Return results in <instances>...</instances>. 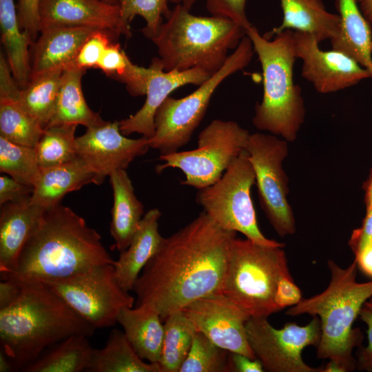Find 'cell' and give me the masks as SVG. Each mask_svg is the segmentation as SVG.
Listing matches in <instances>:
<instances>
[{"label": "cell", "mask_w": 372, "mask_h": 372, "mask_svg": "<svg viewBox=\"0 0 372 372\" xmlns=\"http://www.w3.org/2000/svg\"><path fill=\"white\" fill-rule=\"evenodd\" d=\"M236 233L203 211L163 238L134 285L135 306L147 305L164 320L197 299L220 292Z\"/></svg>", "instance_id": "obj_1"}, {"label": "cell", "mask_w": 372, "mask_h": 372, "mask_svg": "<svg viewBox=\"0 0 372 372\" xmlns=\"http://www.w3.org/2000/svg\"><path fill=\"white\" fill-rule=\"evenodd\" d=\"M78 155L96 174V185H101L107 176L127 168L136 157L147 153L149 139L144 136L132 139L123 134L119 121H105L101 125L87 128L76 137Z\"/></svg>", "instance_id": "obj_16"}, {"label": "cell", "mask_w": 372, "mask_h": 372, "mask_svg": "<svg viewBox=\"0 0 372 372\" xmlns=\"http://www.w3.org/2000/svg\"><path fill=\"white\" fill-rule=\"evenodd\" d=\"M358 3L362 14L372 28V0H360Z\"/></svg>", "instance_id": "obj_51"}, {"label": "cell", "mask_w": 372, "mask_h": 372, "mask_svg": "<svg viewBox=\"0 0 372 372\" xmlns=\"http://www.w3.org/2000/svg\"><path fill=\"white\" fill-rule=\"evenodd\" d=\"M76 125H59L44 129L34 147L40 167H50L70 161L78 155Z\"/></svg>", "instance_id": "obj_34"}, {"label": "cell", "mask_w": 372, "mask_h": 372, "mask_svg": "<svg viewBox=\"0 0 372 372\" xmlns=\"http://www.w3.org/2000/svg\"><path fill=\"white\" fill-rule=\"evenodd\" d=\"M178 3L165 17L151 39L158 57L150 66L168 72L194 68L214 74L224 65L229 50L236 49L246 35L235 21L215 16L199 17Z\"/></svg>", "instance_id": "obj_5"}, {"label": "cell", "mask_w": 372, "mask_h": 372, "mask_svg": "<svg viewBox=\"0 0 372 372\" xmlns=\"http://www.w3.org/2000/svg\"><path fill=\"white\" fill-rule=\"evenodd\" d=\"M40 0H19L17 15L22 30L27 31L33 41L40 32Z\"/></svg>", "instance_id": "obj_42"}, {"label": "cell", "mask_w": 372, "mask_h": 372, "mask_svg": "<svg viewBox=\"0 0 372 372\" xmlns=\"http://www.w3.org/2000/svg\"><path fill=\"white\" fill-rule=\"evenodd\" d=\"M354 260L357 263L358 269L364 275L372 278V245L355 254Z\"/></svg>", "instance_id": "obj_49"}, {"label": "cell", "mask_w": 372, "mask_h": 372, "mask_svg": "<svg viewBox=\"0 0 372 372\" xmlns=\"http://www.w3.org/2000/svg\"><path fill=\"white\" fill-rule=\"evenodd\" d=\"M198 0H169V1L172 3H175L176 4L180 3L182 4L185 8L190 10L192 8L193 5Z\"/></svg>", "instance_id": "obj_54"}, {"label": "cell", "mask_w": 372, "mask_h": 372, "mask_svg": "<svg viewBox=\"0 0 372 372\" xmlns=\"http://www.w3.org/2000/svg\"><path fill=\"white\" fill-rule=\"evenodd\" d=\"M289 273L283 247L263 245L236 237L231 244L220 293L250 317L268 318L279 311L274 302L278 281Z\"/></svg>", "instance_id": "obj_7"}, {"label": "cell", "mask_w": 372, "mask_h": 372, "mask_svg": "<svg viewBox=\"0 0 372 372\" xmlns=\"http://www.w3.org/2000/svg\"><path fill=\"white\" fill-rule=\"evenodd\" d=\"M160 314L147 305L123 308L117 322L130 343L143 360L158 363L164 338V323Z\"/></svg>", "instance_id": "obj_25"}, {"label": "cell", "mask_w": 372, "mask_h": 372, "mask_svg": "<svg viewBox=\"0 0 372 372\" xmlns=\"http://www.w3.org/2000/svg\"><path fill=\"white\" fill-rule=\"evenodd\" d=\"M161 212L153 208L144 214L128 247L113 264L114 276L126 291H132L142 270L158 249L163 237L158 230Z\"/></svg>", "instance_id": "obj_22"}, {"label": "cell", "mask_w": 372, "mask_h": 372, "mask_svg": "<svg viewBox=\"0 0 372 372\" xmlns=\"http://www.w3.org/2000/svg\"><path fill=\"white\" fill-rule=\"evenodd\" d=\"M40 30L56 25L87 27L112 36L132 35L121 17L120 6L103 0H40Z\"/></svg>", "instance_id": "obj_17"}, {"label": "cell", "mask_w": 372, "mask_h": 372, "mask_svg": "<svg viewBox=\"0 0 372 372\" xmlns=\"http://www.w3.org/2000/svg\"><path fill=\"white\" fill-rule=\"evenodd\" d=\"M249 344L264 368L269 372H321L304 362L303 350L318 347L320 321L318 316L306 325L289 322L281 329L274 328L267 318L250 317L246 323Z\"/></svg>", "instance_id": "obj_13"}, {"label": "cell", "mask_w": 372, "mask_h": 372, "mask_svg": "<svg viewBox=\"0 0 372 372\" xmlns=\"http://www.w3.org/2000/svg\"><path fill=\"white\" fill-rule=\"evenodd\" d=\"M229 353L196 330L179 372H229Z\"/></svg>", "instance_id": "obj_36"}, {"label": "cell", "mask_w": 372, "mask_h": 372, "mask_svg": "<svg viewBox=\"0 0 372 372\" xmlns=\"http://www.w3.org/2000/svg\"><path fill=\"white\" fill-rule=\"evenodd\" d=\"M340 30L330 40L332 49L347 54L372 76L371 26L362 14L356 0H335Z\"/></svg>", "instance_id": "obj_27"}, {"label": "cell", "mask_w": 372, "mask_h": 372, "mask_svg": "<svg viewBox=\"0 0 372 372\" xmlns=\"http://www.w3.org/2000/svg\"><path fill=\"white\" fill-rule=\"evenodd\" d=\"M34 147L0 136V172L25 185L34 186L40 173Z\"/></svg>", "instance_id": "obj_35"}, {"label": "cell", "mask_w": 372, "mask_h": 372, "mask_svg": "<svg viewBox=\"0 0 372 372\" xmlns=\"http://www.w3.org/2000/svg\"><path fill=\"white\" fill-rule=\"evenodd\" d=\"M229 372H262L265 371L261 362L250 358L243 354L230 352L229 355Z\"/></svg>", "instance_id": "obj_47"}, {"label": "cell", "mask_w": 372, "mask_h": 372, "mask_svg": "<svg viewBox=\"0 0 372 372\" xmlns=\"http://www.w3.org/2000/svg\"><path fill=\"white\" fill-rule=\"evenodd\" d=\"M302 299V292L291 274L282 276L278 281L274 294V302L278 310L294 306Z\"/></svg>", "instance_id": "obj_43"}, {"label": "cell", "mask_w": 372, "mask_h": 372, "mask_svg": "<svg viewBox=\"0 0 372 372\" xmlns=\"http://www.w3.org/2000/svg\"><path fill=\"white\" fill-rule=\"evenodd\" d=\"M90 183L96 184V174L79 156L67 163L41 167L30 201L45 209L59 204L68 193Z\"/></svg>", "instance_id": "obj_23"}, {"label": "cell", "mask_w": 372, "mask_h": 372, "mask_svg": "<svg viewBox=\"0 0 372 372\" xmlns=\"http://www.w3.org/2000/svg\"><path fill=\"white\" fill-rule=\"evenodd\" d=\"M111 36L105 31H94L79 49L72 68L85 70L96 68L105 50L112 43Z\"/></svg>", "instance_id": "obj_38"}, {"label": "cell", "mask_w": 372, "mask_h": 372, "mask_svg": "<svg viewBox=\"0 0 372 372\" xmlns=\"http://www.w3.org/2000/svg\"><path fill=\"white\" fill-rule=\"evenodd\" d=\"M130 58L119 43H112L105 50L96 68L116 80L122 76L130 63Z\"/></svg>", "instance_id": "obj_40"}, {"label": "cell", "mask_w": 372, "mask_h": 372, "mask_svg": "<svg viewBox=\"0 0 372 372\" xmlns=\"http://www.w3.org/2000/svg\"><path fill=\"white\" fill-rule=\"evenodd\" d=\"M150 75L146 86V99L140 110L119 121L121 133L128 136L142 134L149 140L155 132L154 117L158 107L176 89L188 84L200 85L211 75L206 71L194 68L185 71H163L149 66Z\"/></svg>", "instance_id": "obj_18"}, {"label": "cell", "mask_w": 372, "mask_h": 372, "mask_svg": "<svg viewBox=\"0 0 372 372\" xmlns=\"http://www.w3.org/2000/svg\"><path fill=\"white\" fill-rule=\"evenodd\" d=\"M21 291V285L12 279L0 281V309L12 304L19 297Z\"/></svg>", "instance_id": "obj_48"}, {"label": "cell", "mask_w": 372, "mask_h": 372, "mask_svg": "<svg viewBox=\"0 0 372 372\" xmlns=\"http://www.w3.org/2000/svg\"><path fill=\"white\" fill-rule=\"evenodd\" d=\"M169 0H120L121 14L123 22L130 25L135 16H140L146 22L141 30L145 37L152 39L157 33L165 17L169 12L167 3Z\"/></svg>", "instance_id": "obj_37"}, {"label": "cell", "mask_w": 372, "mask_h": 372, "mask_svg": "<svg viewBox=\"0 0 372 372\" xmlns=\"http://www.w3.org/2000/svg\"><path fill=\"white\" fill-rule=\"evenodd\" d=\"M249 134L236 121L213 120L198 134L196 149L161 154L165 163L156 165V172L179 169L185 177L181 185L203 189L216 183L245 150Z\"/></svg>", "instance_id": "obj_10"}, {"label": "cell", "mask_w": 372, "mask_h": 372, "mask_svg": "<svg viewBox=\"0 0 372 372\" xmlns=\"http://www.w3.org/2000/svg\"><path fill=\"white\" fill-rule=\"evenodd\" d=\"M20 87L7 59L0 58V136L12 143L34 147L44 129L19 99Z\"/></svg>", "instance_id": "obj_21"}, {"label": "cell", "mask_w": 372, "mask_h": 372, "mask_svg": "<svg viewBox=\"0 0 372 372\" xmlns=\"http://www.w3.org/2000/svg\"><path fill=\"white\" fill-rule=\"evenodd\" d=\"M0 26L1 41L12 74L20 89H23L30 80L28 48L34 41L29 33L20 27L14 0H0Z\"/></svg>", "instance_id": "obj_29"}, {"label": "cell", "mask_w": 372, "mask_h": 372, "mask_svg": "<svg viewBox=\"0 0 372 372\" xmlns=\"http://www.w3.org/2000/svg\"><path fill=\"white\" fill-rule=\"evenodd\" d=\"M14 371V366L10 358L0 350V372H10Z\"/></svg>", "instance_id": "obj_52"}, {"label": "cell", "mask_w": 372, "mask_h": 372, "mask_svg": "<svg viewBox=\"0 0 372 372\" xmlns=\"http://www.w3.org/2000/svg\"><path fill=\"white\" fill-rule=\"evenodd\" d=\"M364 189V202L366 210L372 211V167L369 176L363 185Z\"/></svg>", "instance_id": "obj_50"}, {"label": "cell", "mask_w": 372, "mask_h": 372, "mask_svg": "<svg viewBox=\"0 0 372 372\" xmlns=\"http://www.w3.org/2000/svg\"><path fill=\"white\" fill-rule=\"evenodd\" d=\"M41 283L95 329L114 326L120 311L135 304L134 297L116 281L113 264Z\"/></svg>", "instance_id": "obj_11"}, {"label": "cell", "mask_w": 372, "mask_h": 372, "mask_svg": "<svg viewBox=\"0 0 372 372\" xmlns=\"http://www.w3.org/2000/svg\"><path fill=\"white\" fill-rule=\"evenodd\" d=\"M356 1H357V2L358 3L360 0H356Z\"/></svg>", "instance_id": "obj_56"}, {"label": "cell", "mask_w": 372, "mask_h": 372, "mask_svg": "<svg viewBox=\"0 0 372 372\" xmlns=\"http://www.w3.org/2000/svg\"><path fill=\"white\" fill-rule=\"evenodd\" d=\"M34 187L15 180L8 174L0 176V205L30 197Z\"/></svg>", "instance_id": "obj_45"}, {"label": "cell", "mask_w": 372, "mask_h": 372, "mask_svg": "<svg viewBox=\"0 0 372 372\" xmlns=\"http://www.w3.org/2000/svg\"><path fill=\"white\" fill-rule=\"evenodd\" d=\"M30 198L1 205L0 276L14 268L23 247L47 210L32 203Z\"/></svg>", "instance_id": "obj_20"}, {"label": "cell", "mask_w": 372, "mask_h": 372, "mask_svg": "<svg viewBox=\"0 0 372 372\" xmlns=\"http://www.w3.org/2000/svg\"><path fill=\"white\" fill-rule=\"evenodd\" d=\"M245 151L254 170L260 203L269 223L280 237L293 234L296 221L282 167L288 155V142L273 134H250Z\"/></svg>", "instance_id": "obj_12"}, {"label": "cell", "mask_w": 372, "mask_h": 372, "mask_svg": "<svg viewBox=\"0 0 372 372\" xmlns=\"http://www.w3.org/2000/svg\"><path fill=\"white\" fill-rule=\"evenodd\" d=\"M19 282L21 291L18 298L0 309L1 349L14 370H23L69 336L93 335L96 329L44 284Z\"/></svg>", "instance_id": "obj_3"}, {"label": "cell", "mask_w": 372, "mask_h": 372, "mask_svg": "<svg viewBox=\"0 0 372 372\" xmlns=\"http://www.w3.org/2000/svg\"><path fill=\"white\" fill-rule=\"evenodd\" d=\"M87 371L161 372L158 363L144 362L124 332L116 329L111 331L103 348L93 349Z\"/></svg>", "instance_id": "obj_31"}, {"label": "cell", "mask_w": 372, "mask_h": 372, "mask_svg": "<svg viewBox=\"0 0 372 372\" xmlns=\"http://www.w3.org/2000/svg\"><path fill=\"white\" fill-rule=\"evenodd\" d=\"M95 30L66 25L41 28L32 43L30 79L52 70L72 68L79 49Z\"/></svg>", "instance_id": "obj_19"}, {"label": "cell", "mask_w": 372, "mask_h": 372, "mask_svg": "<svg viewBox=\"0 0 372 372\" xmlns=\"http://www.w3.org/2000/svg\"><path fill=\"white\" fill-rule=\"evenodd\" d=\"M246 34L258 55L263 76L262 99L256 105L252 122L259 130L293 142L306 114L301 89L293 79L297 59L294 31L277 32L270 40L252 25Z\"/></svg>", "instance_id": "obj_6"}, {"label": "cell", "mask_w": 372, "mask_h": 372, "mask_svg": "<svg viewBox=\"0 0 372 372\" xmlns=\"http://www.w3.org/2000/svg\"><path fill=\"white\" fill-rule=\"evenodd\" d=\"M104 2L112 4V5H118L120 0H103Z\"/></svg>", "instance_id": "obj_55"}, {"label": "cell", "mask_w": 372, "mask_h": 372, "mask_svg": "<svg viewBox=\"0 0 372 372\" xmlns=\"http://www.w3.org/2000/svg\"><path fill=\"white\" fill-rule=\"evenodd\" d=\"M196 331L182 310L174 311L164 319V338L158 362L161 372H179Z\"/></svg>", "instance_id": "obj_32"}, {"label": "cell", "mask_w": 372, "mask_h": 372, "mask_svg": "<svg viewBox=\"0 0 372 372\" xmlns=\"http://www.w3.org/2000/svg\"><path fill=\"white\" fill-rule=\"evenodd\" d=\"M349 245L354 255L372 245V211H366L361 227L353 231Z\"/></svg>", "instance_id": "obj_46"}, {"label": "cell", "mask_w": 372, "mask_h": 372, "mask_svg": "<svg viewBox=\"0 0 372 372\" xmlns=\"http://www.w3.org/2000/svg\"><path fill=\"white\" fill-rule=\"evenodd\" d=\"M280 1L283 13L282 22L266 36L291 30L311 34L320 43L330 41L338 35L340 16L329 12L322 0Z\"/></svg>", "instance_id": "obj_24"}, {"label": "cell", "mask_w": 372, "mask_h": 372, "mask_svg": "<svg viewBox=\"0 0 372 372\" xmlns=\"http://www.w3.org/2000/svg\"><path fill=\"white\" fill-rule=\"evenodd\" d=\"M114 262L100 234L70 207L59 204L45 211L14 268L0 278L42 282Z\"/></svg>", "instance_id": "obj_2"}, {"label": "cell", "mask_w": 372, "mask_h": 372, "mask_svg": "<svg viewBox=\"0 0 372 372\" xmlns=\"http://www.w3.org/2000/svg\"><path fill=\"white\" fill-rule=\"evenodd\" d=\"M321 372H347L344 366L337 361L329 360V362L321 368Z\"/></svg>", "instance_id": "obj_53"}, {"label": "cell", "mask_w": 372, "mask_h": 372, "mask_svg": "<svg viewBox=\"0 0 372 372\" xmlns=\"http://www.w3.org/2000/svg\"><path fill=\"white\" fill-rule=\"evenodd\" d=\"M85 71L76 68L63 70L54 111L45 128L64 124L89 128L105 123L99 113L89 107L84 98L81 79Z\"/></svg>", "instance_id": "obj_28"}, {"label": "cell", "mask_w": 372, "mask_h": 372, "mask_svg": "<svg viewBox=\"0 0 372 372\" xmlns=\"http://www.w3.org/2000/svg\"><path fill=\"white\" fill-rule=\"evenodd\" d=\"M371 48H372V43H371Z\"/></svg>", "instance_id": "obj_57"}, {"label": "cell", "mask_w": 372, "mask_h": 372, "mask_svg": "<svg viewBox=\"0 0 372 372\" xmlns=\"http://www.w3.org/2000/svg\"><path fill=\"white\" fill-rule=\"evenodd\" d=\"M296 54L302 61L301 75L317 92L329 94L372 78L371 72L342 52L322 50L312 34L294 31Z\"/></svg>", "instance_id": "obj_15"}, {"label": "cell", "mask_w": 372, "mask_h": 372, "mask_svg": "<svg viewBox=\"0 0 372 372\" xmlns=\"http://www.w3.org/2000/svg\"><path fill=\"white\" fill-rule=\"evenodd\" d=\"M330 281L324 291L303 298L289 307L285 313L297 316H316L320 321L321 336L317 356L340 363L346 371L356 369L353 349L362 346L363 334L353 323L364 302L372 297V280H356L358 266L354 260L347 267H340L329 260Z\"/></svg>", "instance_id": "obj_4"}, {"label": "cell", "mask_w": 372, "mask_h": 372, "mask_svg": "<svg viewBox=\"0 0 372 372\" xmlns=\"http://www.w3.org/2000/svg\"><path fill=\"white\" fill-rule=\"evenodd\" d=\"M87 336H69L45 350L25 372H81L88 369L93 348Z\"/></svg>", "instance_id": "obj_30"}, {"label": "cell", "mask_w": 372, "mask_h": 372, "mask_svg": "<svg viewBox=\"0 0 372 372\" xmlns=\"http://www.w3.org/2000/svg\"><path fill=\"white\" fill-rule=\"evenodd\" d=\"M150 72V67L147 68L140 67L131 61L118 81L125 85L128 92L132 96L145 95Z\"/></svg>", "instance_id": "obj_44"}, {"label": "cell", "mask_w": 372, "mask_h": 372, "mask_svg": "<svg viewBox=\"0 0 372 372\" xmlns=\"http://www.w3.org/2000/svg\"><path fill=\"white\" fill-rule=\"evenodd\" d=\"M197 331L218 347L255 359L247 336L250 316L220 292L206 295L182 309Z\"/></svg>", "instance_id": "obj_14"}, {"label": "cell", "mask_w": 372, "mask_h": 372, "mask_svg": "<svg viewBox=\"0 0 372 372\" xmlns=\"http://www.w3.org/2000/svg\"><path fill=\"white\" fill-rule=\"evenodd\" d=\"M109 177L114 198L110 234L121 253L130 245L144 216V207L125 169L115 171Z\"/></svg>", "instance_id": "obj_26"}, {"label": "cell", "mask_w": 372, "mask_h": 372, "mask_svg": "<svg viewBox=\"0 0 372 372\" xmlns=\"http://www.w3.org/2000/svg\"><path fill=\"white\" fill-rule=\"evenodd\" d=\"M360 319L366 325L367 344L356 351V369L372 372V297L361 308Z\"/></svg>", "instance_id": "obj_41"}, {"label": "cell", "mask_w": 372, "mask_h": 372, "mask_svg": "<svg viewBox=\"0 0 372 372\" xmlns=\"http://www.w3.org/2000/svg\"><path fill=\"white\" fill-rule=\"evenodd\" d=\"M247 0H206V8L211 16L232 20L242 26L245 32L252 24L245 12Z\"/></svg>", "instance_id": "obj_39"}, {"label": "cell", "mask_w": 372, "mask_h": 372, "mask_svg": "<svg viewBox=\"0 0 372 372\" xmlns=\"http://www.w3.org/2000/svg\"><path fill=\"white\" fill-rule=\"evenodd\" d=\"M254 52L252 43L245 35L222 68L196 90L180 99L168 96L156 112L155 132L149 140L150 148L167 154L187 145L203 121L216 90L227 77L247 67Z\"/></svg>", "instance_id": "obj_8"}, {"label": "cell", "mask_w": 372, "mask_h": 372, "mask_svg": "<svg viewBox=\"0 0 372 372\" xmlns=\"http://www.w3.org/2000/svg\"><path fill=\"white\" fill-rule=\"evenodd\" d=\"M255 183L254 170L245 150L216 183L198 189L196 200L222 228L240 232L260 245L284 247V243L267 238L258 227L251 197Z\"/></svg>", "instance_id": "obj_9"}, {"label": "cell", "mask_w": 372, "mask_h": 372, "mask_svg": "<svg viewBox=\"0 0 372 372\" xmlns=\"http://www.w3.org/2000/svg\"><path fill=\"white\" fill-rule=\"evenodd\" d=\"M63 69L52 70L30 79L20 90L19 99L25 108L45 129L54 113Z\"/></svg>", "instance_id": "obj_33"}]
</instances>
